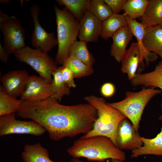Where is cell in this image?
I'll return each mask as SVG.
<instances>
[{
  "instance_id": "1",
  "label": "cell",
  "mask_w": 162,
  "mask_h": 162,
  "mask_svg": "<svg viewBox=\"0 0 162 162\" xmlns=\"http://www.w3.org/2000/svg\"><path fill=\"white\" fill-rule=\"evenodd\" d=\"M58 101L52 96L38 101L22 100L17 115L36 122L55 141L80 134L85 135L92 130L98 117L94 106L88 103L64 105Z\"/></svg>"
},
{
  "instance_id": "2",
  "label": "cell",
  "mask_w": 162,
  "mask_h": 162,
  "mask_svg": "<svg viewBox=\"0 0 162 162\" xmlns=\"http://www.w3.org/2000/svg\"><path fill=\"white\" fill-rule=\"evenodd\" d=\"M67 151L73 158L84 157L90 161L104 162L109 159L124 161L126 159L124 152L110 138L101 135L88 137L82 136L74 141Z\"/></svg>"
},
{
  "instance_id": "3",
  "label": "cell",
  "mask_w": 162,
  "mask_h": 162,
  "mask_svg": "<svg viewBox=\"0 0 162 162\" xmlns=\"http://www.w3.org/2000/svg\"><path fill=\"white\" fill-rule=\"evenodd\" d=\"M84 99L96 109L98 117L94 122L92 130L83 136L85 137L96 135L106 136L110 138L117 147L116 139L117 127L119 122L127 117L108 105L103 98L90 95Z\"/></svg>"
},
{
  "instance_id": "4",
  "label": "cell",
  "mask_w": 162,
  "mask_h": 162,
  "mask_svg": "<svg viewBox=\"0 0 162 162\" xmlns=\"http://www.w3.org/2000/svg\"><path fill=\"white\" fill-rule=\"evenodd\" d=\"M58 42L55 61L64 65L69 57L68 51L78 37L80 21L65 7L62 10L54 5Z\"/></svg>"
},
{
  "instance_id": "5",
  "label": "cell",
  "mask_w": 162,
  "mask_h": 162,
  "mask_svg": "<svg viewBox=\"0 0 162 162\" xmlns=\"http://www.w3.org/2000/svg\"><path fill=\"white\" fill-rule=\"evenodd\" d=\"M161 92L154 87L148 88L143 87L138 92H126L125 98L121 101L107 103L125 115L138 131L140 122L146 106L154 96Z\"/></svg>"
},
{
  "instance_id": "6",
  "label": "cell",
  "mask_w": 162,
  "mask_h": 162,
  "mask_svg": "<svg viewBox=\"0 0 162 162\" xmlns=\"http://www.w3.org/2000/svg\"><path fill=\"white\" fill-rule=\"evenodd\" d=\"M14 54L18 60L28 64L40 76L52 82V73L58 67L55 61L47 52L40 49H33L26 45Z\"/></svg>"
},
{
  "instance_id": "7",
  "label": "cell",
  "mask_w": 162,
  "mask_h": 162,
  "mask_svg": "<svg viewBox=\"0 0 162 162\" xmlns=\"http://www.w3.org/2000/svg\"><path fill=\"white\" fill-rule=\"evenodd\" d=\"M0 29L3 34V48L8 55L26 45V32L20 20L0 11Z\"/></svg>"
},
{
  "instance_id": "8",
  "label": "cell",
  "mask_w": 162,
  "mask_h": 162,
  "mask_svg": "<svg viewBox=\"0 0 162 162\" xmlns=\"http://www.w3.org/2000/svg\"><path fill=\"white\" fill-rule=\"evenodd\" d=\"M46 130L34 120H17L15 113L0 117V136L13 134H31L36 136L44 134Z\"/></svg>"
},
{
  "instance_id": "9",
  "label": "cell",
  "mask_w": 162,
  "mask_h": 162,
  "mask_svg": "<svg viewBox=\"0 0 162 162\" xmlns=\"http://www.w3.org/2000/svg\"><path fill=\"white\" fill-rule=\"evenodd\" d=\"M40 11L39 7L36 4L32 5L30 8L34 26L31 37V43L34 47L48 53L58 45V40L54 32L48 33L41 26L38 20Z\"/></svg>"
},
{
  "instance_id": "10",
  "label": "cell",
  "mask_w": 162,
  "mask_h": 162,
  "mask_svg": "<svg viewBox=\"0 0 162 162\" xmlns=\"http://www.w3.org/2000/svg\"><path fill=\"white\" fill-rule=\"evenodd\" d=\"M54 95L52 82L40 76L32 75L29 76L20 99L22 100L38 101Z\"/></svg>"
},
{
  "instance_id": "11",
  "label": "cell",
  "mask_w": 162,
  "mask_h": 162,
  "mask_svg": "<svg viewBox=\"0 0 162 162\" xmlns=\"http://www.w3.org/2000/svg\"><path fill=\"white\" fill-rule=\"evenodd\" d=\"M119 123L116 131L117 147L121 149L133 150L142 146L141 136L132 123L127 118Z\"/></svg>"
},
{
  "instance_id": "12",
  "label": "cell",
  "mask_w": 162,
  "mask_h": 162,
  "mask_svg": "<svg viewBox=\"0 0 162 162\" xmlns=\"http://www.w3.org/2000/svg\"><path fill=\"white\" fill-rule=\"evenodd\" d=\"M29 76L25 70H11L2 76L1 81L6 93L16 98L25 91Z\"/></svg>"
},
{
  "instance_id": "13",
  "label": "cell",
  "mask_w": 162,
  "mask_h": 162,
  "mask_svg": "<svg viewBox=\"0 0 162 162\" xmlns=\"http://www.w3.org/2000/svg\"><path fill=\"white\" fill-rule=\"evenodd\" d=\"M128 21V26L133 35L136 38L138 44L140 55V61L138 69L137 74H140L144 69L143 60H145L147 66L150 62L155 61L158 58V55L155 53L148 51L145 48L143 43L146 28L141 23L136 20L128 16H125Z\"/></svg>"
},
{
  "instance_id": "14",
  "label": "cell",
  "mask_w": 162,
  "mask_h": 162,
  "mask_svg": "<svg viewBox=\"0 0 162 162\" xmlns=\"http://www.w3.org/2000/svg\"><path fill=\"white\" fill-rule=\"evenodd\" d=\"M102 22L89 11L80 21L78 37L80 40L88 42H97L100 35Z\"/></svg>"
},
{
  "instance_id": "15",
  "label": "cell",
  "mask_w": 162,
  "mask_h": 162,
  "mask_svg": "<svg viewBox=\"0 0 162 162\" xmlns=\"http://www.w3.org/2000/svg\"><path fill=\"white\" fill-rule=\"evenodd\" d=\"M133 36L128 25L119 29L112 37V43L111 47L110 54L117 62H121Z\"/></svg>"
},
{
  "instance_id": "16",
  "label": "cell",
  "mask_w": 162,
  "mask_h": 162,
  "mask_svg": "<svg viewBox=\"0 0 162 162\" xmlns=\"http://www.w3.org/2000/svg\"><path fill=\"white\" fill-rule=\"evenodd\" d=\"M140 55L137 42H132L129 49L124 53L121 62L122 72L128 74L130 80L134 78L136 74L140 61Z\"/></svg>"
},
{
  "instance_id": "17",
  "label": "cell",
  "mask_w": 162,
  "mask_h": 162,
  "mask_svg": "<svg viewBox=\"0 0 162 162\" xmlns=\"http://www.w3.org/2000/svg\"><path fill=\"white\" fill-rule=\"evenodd\" d=\"M143 43L147 50L161 57L162 63V28L159 25L146 28Z\"/></svg>"
},
{
  "instance_id": "18",
  "label": "cell",
  "mask_w": 162,
  "mask_h": 162,
  "mask_svg": "<svg viewBox=\"0 0 162 162\" xmlns=\"http://www.w3.org/2000/svg\"><path fill=\"white\" fill-rule=\"evenodd\" d=\"M143 146L132 150L131 157L136 158L142 155L152 154L162 156V127L160 132L154 138L141 137Z\"/></svg>"
},
{
  "instance_id": "19",
  "label": "cell",
  "mask_w": 162,
  "mask_h": 162,
  "mask_svg": "<svg viewBox=\"0 0 162 162\" xmlns=\"http://www.w3.org/2000/svg\"><path fill=\"white\" fill-rule=\"evenodd\" d=\"M141 23L146 28L159 25L162 22V0H149Z\"/></svg>"
},
{
  "instance_id": "20",
  "label": "cell",
  "mask_w": 162,
  "mask_h": 162,
  "mask_svg": "<svg viewBox=\"0 0 162 162\" xmlns=\"http://www.w3.org/2000/svg\"><path fill=\"white\" fill-rule=\"evenodd\" d=\"M131 81L134 86H145L158 87L162 90V63L160 62L155 69L150 72L136 74Z\"/></svg>"
},
{
  "instance_id": "21",
  "label": "cell",
  "mask_w": 162,
  "mask_h": 162,
  "mask_svg": "<svg viewBox=\"0 0 162 162\" xmlns=\"http://www.w3.org/2000/svg\"><path fill=\"white\" fill-rule=\"evenodd\" d=\"M21 157L24 162H56L50 160L48 151L39 142L26 144Z\"/></svg>"
},
{
  "instance_id": "22",
  "label": "cell",
  "mask_w": 162,
  "mask_h": 162,
  "mask_svg": "<svg viewBox=\"0 0 162 162\" xmlns=\"http://www.w3.org/2000/svg\"><path fill=\"white\" fill-rule=\"evenodd\" d=\"M128 25V21L122 14H113L102 22L100 36L105 40L113 35L120 28Z\"/></svg>"
},
{
  "instance_id": "23",
  "label": "cell",
  "mask_w": 162,
  "mask_h": 162,
  "mask_svg": "<svg viewBox=\"0 0 162 162\" xmlns=\"http://www.w3.org/2000/svg\"><path fill=\"white\" fill-rule=\"evenodd\" d=\"M86 42L75 41L70 47L69 56H73L80 60L88 66L92 67L95 58L88 50Z\"/></svg>"
},
{
  "instance_id": "24",
  "label": "cell",
  "mask_w": 162,
  "mask_h": 162,
  "mask_svg": "<svg viewBox=\"0 0 162 162\" xmlns=\"http://www.w3.org/2000/svg\"><path fill=\"white\" fill-rule=\"evenodd\" d=\"M22 101L8 94L0 85V116L17 112L20 108Z\"/></svg>"
},
{
  "instance_id": "25",
  "label": "cell",
  "mask_w": 162,
  "mask_h": 162,
  "mask_svg": "<svg viewBox=\"0 0 162 162\" xmlns=\"http://www.w3.org/2000/svg\"><path fill=\"white\" fill-rule=\"evenodd\" d=\"M58 4L65 6L79 21L89 11L90 0H57Z\"/></svg>"
},
{
  "instance_id": "26",
  "label": "cell",
  "mask_w": 162,
  "mask_h": 162,
  "mask_svg": "<svg viewBox=\"0 0 162 162\" xmlns=\"http://www.w3.org/2000/svg\"><path fill=\"white\" fill-rule=\"evenodd\" d=\"M149 0H127L123 5L122 10L124 11L122 15L136 20L140 18L143 15Z\"/></svg>"
},
{
  "instance_id": "27",
  "label": "cell",
  "mask_w": 162,
  "mask_h": 162,
  "mask_svg": "<svg viewBox=\"0 0 162 162\" xmlns=\"http://www.w3.org/2000/svg\"><path fill=\"white\" fill-rule=\"evenodd\" d=\"M63 66L58 68L52 74L53 80L52 82L54 93V97L58 101H61L64 95L70 94L69 88L65 82L62 74Z\"/></svg>"
},
{
  "instance_id": "28",
  "label": "cell",
  "mask_w": 162,
  "mask_h": 162,
  "mask_svg": "<svg viewBox=\"0 0 162 162\" xmlns=\"http://www.w3.org/2000/svg\"><path fill=\"white\" fill-rule=\"evenodd\" d=\"M68 66L72 71L74 78H80L91 75L94 73L92 67L78 59L69 56L64 65Z\"/></svg>"
},
{
  "instance_id": "29",
  "label": "cell",
  "mask_w": 162,
  "mask_h": 162,
  "mask_svg": "<svg viewBox=\"0 0 162 162\" xmlns=\"http://www.w3.org/2000/svg\"><path fill=\"white\" fill-rule=\"evenodd\" d=\"M89 11L102 22L113 14L104 0H90Z\"/></svg>"
},
{
  "instance_id": "30",
  "label": "cell",
  "mask_w": 162,
  "mask_h": 162,
  "mask_svg": "<svg viewBox=\"0 0 162 162\" xmlns=\"http://www.w3.org/2000/svg\"><path fill=\"white\" fill-rule=\"evenodd\" d=\"M62 72L64 80L69 88H75L76 85L74 81V77L70 69L67 65H64Z\"/></svg>"
},
{
  "instance_id": "31",
  "label": "cell",
  "mask_w": 162,
  "mask_h": 162,
  "mask_svg": "<svg viewBox=\"0 0 162 162\" xmlns=\"http://www.w3.org/2000/svg\"><path fill=\"white\" fill-rule=\"evenodd\" d=\"M114 14H118L122 10L126 0H104Z\"/></svg>"
},
{
  "instance_id": "32",
  "label": "cell",
  "mask_w": 162,
  "mask_h": 162,
  "mask_svg": "<svg viewBox=\"0 0 162 162\" xmlns=\"http://www.w3.org/2000/svg\"><path fill=\"white\" fill-rule=\"evenodd\" d=\"M115 88L112 83L107 82L101 86L100 92L106 98L111 97L115 93Z\"/></svg>"
},
{
  "instance_id": "33",
  "label": "cell",
  "mask_w": 162,
  "mask_h": 162,
  "mask_svg": "<svg viewBox=\"0 0 162 162\" xmlns=\"http://www.w3.org/2000/svg\"><path fill=\"white\" fill-rule=\"evenodd\" d=\"M9 55L4 51L2 46L0 42V59L3 63H7Z\"/></svg>"
},
{
  "instance_id": "34",
  "label": "cell",
  "mask_w": 162,
  "mask_h": 162,
  "mask_svg": "<svg viewBox=\"0 0 162 162\" xmlns=\"http://www.w3.org/2000/svg\"><path fill=\"white\" fill-rule=\"evenodd\" d=\"M68 162H84L81 160H79L77 158H73L70 159ZM111 162H124V161L115 159H111Z\"/></svg>"
},
{
  "instance_id": "35",
  "label": "cell",
  "mask_w": 162,
  "mask_h": 162,
  "mask_svg": "<svg viewBox=\"0 0 162 162\" xmlns=\"http://www.w3.org/2000/svg\"><path fill=\"white\" fill-rule=\"evenodd\" d=\"M10 1V0H0V3L6 4L8 3Z\"/></svg>"
},
{
  "instance_id": "36",
  "label": "cell",
  "mask_w": 162,
  "mask_h": 162,
  "mask_svg": "<svg viewBox=\"0 0 162 162\" xmlns=\"http://www.w3.org/2000/svg\"><path fill=\"white\" fill-rule=\"evenodd\" d=\"M161 108L162 110V103L161 104ZM158 119L159 120L162 121V113L160 117L158 118Z\"/></svg>"
},
{
  "instance_id": "37",
  "label": "cell",
  "mask_w": 162,
  "mask_h": 162,
  "mask_svg": "<svg viewBox=\"0 0 162 162\" xmlns=\"http://www.w3.org/2000/svg\"><path fill=\"white\" fill-rule=\"evenodd\" d=\"M162 28V22L159 25Z\"/></svg>"
}]
</instances>
